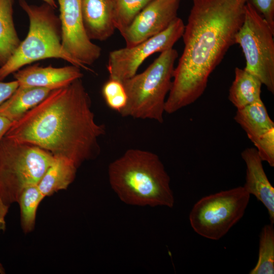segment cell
<instances>
[{"label":"cell","mask_w":274,"mask_h":274,"mask_svg":"<svg viewBox=\"0 0 274 274\" xmlns=\"http://www.w3.org/2000/svg\"><path fill=\"white\" fill-rule=\"evenodd\" d=\"M249 0H192L164 111L170 114L196 101L210 76L235 44Z\"/></svg>","instance_id":"obj_1"},{"label":"cell","mask_w":274,"mask_h":274,"mask_svg":"<svg viewBox=\"0 0 274 274\" xmlns=\"http://www.w3.org/2000/svg\"><path fill=\"white\" fill-rule=\"evenodd\" d=\"M105 133V126L95 120L90 97L81 78L52 90L12 122L5 136L68 158L78 168L100 154L98 141Z\"/></svg>","instance_id":"obj_2"},{"label":"cell","mask_w":274,"mask_h":274,"mask_svg":"<svg viewBox=\"0 0 274 274\" xmlns=\"http://www.w3.org/2000/svg\"><path fill=\"white\" fill-rule=\"evenodd\" d=\"M108 176L112 188L125 203L174 206L170 178L158 156L152 152L127 150L110 164Z\"/></svg>","instance_id":"obj_3"},{"label":"cell","mask_w":274,"mask_h":274,"mask_svg":"<svg viewBox=\"0 0 274 274\" xmlns=\"http://www.w3.org/2000/svg\"><path fill=\"white\" fill-rule=\"evenodd\" d=\"M36 145L4 136L0 142V230L10 206L27 187L38 185L54 160Z\"/></svg>","instance_id":"obj_4"},{"label":"cell","mask_w":274,"mask_h":274,"mask_svg":"<svg viewBox=\"0 0 274 274\" xmlns=\"http://www.w3.org/2000/svg\"><path fill=\"white\" fill-rule=\"evenodd\" d=\"M19 4L28 17V32L11 57L0 66V81L26 65L48 58L61 59L81 68L63 49L60 21L55 9L45 3L36 5L19 0Z\"/></svg>","instance_id":"obj_5"},{"label":"cell","mask_w":274,"mask_h":274,"mask_svg":"<svg viewBox=\"0 0 274 274\" xmlns=\"http://www.w3.org/2000/svg\"><path fill=\"white\" fill-rule=\"evenodd\" d=\"M178 57L173 48L161 52L144 71L122 82L127 99L119 112L121 116L163 122L166 97L172 87Z\"/></svg>","instance_id":"obj_6"},{"label":"cell","mask_w":274,"mask_h":274,"mask_svg":"<svg viewBox=\"0 0 274 274\" xmlns=\"http://www.w3.org/2000/svg\"><path fill=\"white\" fill-rule=\"evenodd\" d=\"M250 197L244 186L202 197L190 211V225L199 235L219 240L242 218Z\"/></svg>","instance_id":"obj_7"},{"label":"cell","mask_w":274,"mask_h":274,"mask_svg":"<svg viewBox=\"0 0 274 274\" xmlns=\"http://www.w3.org/2000/svg\"><path fill=\"white\" fill-rule=\"evenodd\" d=\"M274 30L248 1L242 24L235 36L246 59L245 70L274 93Z\"/></svg>","instance_id":"obj_8"},{"label":"cell","mask_w":274,"mask_h":274,"mask_svg":"<svg viewBox=\"0 0 274 274\" xmlns=\"http://www.w3.org/2000/svg\"><path fill=\"white\" fill-rule=\"evenodd\" d=\"M184 28L183 20L177 17L160 33L134 46L111 51L107 65L109 78L122 83L134 76L148 57L173 48L182 37Z\"/></svg>","instance_id":"obj_9"},{"label":"cell","mask_w":274,"mask_h":274,"mask_svg":"<svg viewBox=\"0 0 274 274\" xmlns=\"http://www.w3.org/2000/svg\"><path fill=\"white\" fill-rule=\"evenodd\" d=\"M56 1L59 10L63 49L82 68L93 72L89 66L99 59L101 48L92 43L85 31L81 0Z\"/></svg>","instance_id":"obj_10"},{"label":"cell","mask_w":274,"mask_h":274,"mask_svg":"<svg viewBox=\"0 0 274 274\" xmlns=\"http://www.w3.org/2000/svg\"><path fill=\"white\" fill-rule=\"evenodd\" d=\"M180 0H153L120 34L131 47L166 29L178 17Z\"/></svg>","instance_id":"obj_11"},{"label":"cell","mask_w":274,"mask_h":274,"mask_svg":"<svg viewBox=\"0 0 274 274\" xmlns=\"http://www.w3.org/2000/svg\"><path fill=\"white\" fill-rule=\"evenodd\" d=\"M19 86L39 87L53 90L65 87L83 76L81 68L74 65L55 67L39 63L24 67L13 74Z\"/></svg>","instance_id":"obj_12"},{"label":"cell","mask_w":274,"mask_h":274,"mask_svg":"<svg viewBox=\"0 0 274 274\" xmlns=\"http://www.w3.org/2000/svg\"><path fill=\"white\" fill-rule=\"evenodd\" d=\"M246 165L244 187L255 196L267 210L270 223H274V188L264 170L262 160L255 148H247L241 153Z\"/></svg>","instance_id":"obj_13"},{"label":"cell","mask_w":274,"mask_h":274,"mask_svg":"<svg viewBox=\"0 0 274 274\" xmlns=\"http://www.w3.org/2000/svg\"><path fill=\"white\" fill-rule=\"evenodd\" d=\"M82 22L91 40L106 41L116 29L112 0H81Z\"/></svg>","instance_id":"obj_14"},{"label":"cell","mask_w":274,"mask_h":274,"mask_svg":"<svg viewBox=\"0 0 274 274\" xmlns=\"http://www.w3.org/2000/svg\"><path fill=\"white\" fill-rule=\"evenodd\" d=\"M52 90L39 87L19 86L0 106V115L13 122L43 100Z\"/></svg>","instance_id":"obj_15"},{"label":"cell","mask_w":274,"mask_h":274,"mask_svg":"<svg viewBox=\"0 0 274 274\" xmlns=\"http://www.w3.org/2000/svg\"><path fill=\"white\" fill-rule=\"evenodd\" d=\"M54 160L49 166L38 187L45 197L66 189L76 178L78 167L68 158L54 156Z\"/></svg>","instance_id":"obj_16"},{"label":"cell","mask_w":274,"mask_h":274,"mask_svg":"<svg viewBox=\"0 0 274 274\" xmlns=\"http://www.w3.org/2000/svg\"><path fill=\"white\" fill-rule=\"evenodd\" d=\"M234 118L253 143L274 128V122L262 100L237 109Z\"/></svg>","instance_id":"obj_17"},{"label":"cell","mask_w":274,"mask_h":274,"mask_svg":"<svg viewBox=\"0 0 274 274\" xmlns=\"http://www.w3.org/2000/svg\"><path fill=\"white\" fill-rule=\"evenodd\" d=\"M262 85L257 77L244 68L236 67L234 79L229 88L228 99L236 109L261 100Z\"/></svg>","instance_id":"obj_18"},{"label":"cell","mask_w":274,"mask_h":274,"mask_svg":"<svg viewBox=\"0 0 274 274\" xmlns=\"http://www.w3.org/2000/svg\"><path fill=\"white\" fill-rule=\"evenodd\" d=\"M14 0H0V66L11 57L21 43L13 19Z\"/></svg>","instance_id":"obj_19"},{"label":"cell","mask_w":274,"mask_h":274,"mask_svg":"<svg viewBox=\"0 0 274 274\" xmlns=\"http://www.w3.org/2000/svg\"><path fill=\"white\" fill-rule=\"evenodd\" d=\"M45 197L38 185L27 187L21 194L17 203L20 210L21 228L24 233L34 229L37 210Z\"/></svg>","instance_id":"obj_20"},{"label":"cell","mask_w":274,"mask_h":274,"mask_svg":"<svg viewBox=\"0 0 274 274\" xmlns=\"http://www.w3.org/2000/svg\"><path fill=\"white\" fill-rule=\"evenodd\" d=\"M272 223L265 225L259 236L257 262L250 274H273L274 228Z\"/></svg>","instance_id":"obj_21"},{"label":"cell","mask_w":274,"mask_h":274,"mask_svg":"<svg viewBox=\"0 0 274 274\" xmlns=\"http://www.w3.org/2000/svg\"><path fill=\"white\" fill-rule=\"evenodd\" d=\"M153 0H112L116 29L121 33Z\"/></svg>","instance_id":"obj_22"},{"label":"cell","mask_w":274,"mask_h":274,"mask_svg":"<svg viewBox=\"0 0 274 274\" xmlns=\"http://www.w3.org/2000/svg\"><path fill=\"white\" fill-rule=\"evenodd\" d=\"M102 94L109 108L120 112L127 103V95L122 82L112 79L104 84Z\"/></svg>","instance_id":"obj_23"},{"label":"cell","mask_w":274,"mask_h":274,"mask_svg":"<svg viewBox=\"0 0 274 274\" xmlns=\"http://www.w3.org/2000/svg\"><path fill=\"white\" fill-rule=\"evenodd\" d=\"M253 144L262 161L274 166V128L260 136Z\"/></svg>","instance_id":"obj_24"},{"label":"cell","mask_w":274,"mask_h":274,"mask_svg":"<svg viewBox=\"0 0 274 274\" xmlns=\"http://www.w3.org/2000/svg\"><path fill=\"white\" fill-rule=\"evenodd\" d=\"M262 16L270 28L274 30V0H249Z\"/></svg>","instance_id":"obj_25"},{"label":"cell","mask_w":274,"mask_h":274,"mask_svg":"<svg viewBox=\"0 0 274 274\" xmlns=\"http://www.w3.org/2000/svg\"><path fill=\"white\" fill-rule=\"evenodd\" d=\"M18 86L19 84L15 80L7 82L0 81V106L12 95Z\"/></svg>","instance_id":"obj_26"},{"label":"cell","mask_w":274,"mask_h":274,"mask_svg":"<svg viewBox=\"0 0 274 274\" xmlns=\"http://www.w3.org/2000/svg\"><path fill=\"white\" fill-rule=\"evenodd\" d=\"M12 122L5 117L0 115V142L11 126Z\"/></svg>","instance_id":"obj_27"},{"label":"cell","mask_w":274,"mask_h":274,"mask_svg":"<svg viewBox=\"0 0 274 274\" xmlns=\"http://www.w3.org/2000/svg\"><path fill=\"white\" fill-rule=\"evenodd\" d=\"M44 3H47L52 7L56 9L58 7L56 0H42Z\"/></svg>","instance_id":"obj_28"},{"label":"cell","mask_w":274,"mask_h":274,"mask_svg":"<svg viewBox=\"0 0 274 274\" xmlns=\"http://www.w3.org/2000/svg\"><path fill=\"white\" fill-rule=\"evenodd\" d=\"M0 273H5V270H4V269L2 266V265L1 264V263H0Z\"/></svg>","instance_id":"obj_29"}]
</instances>
